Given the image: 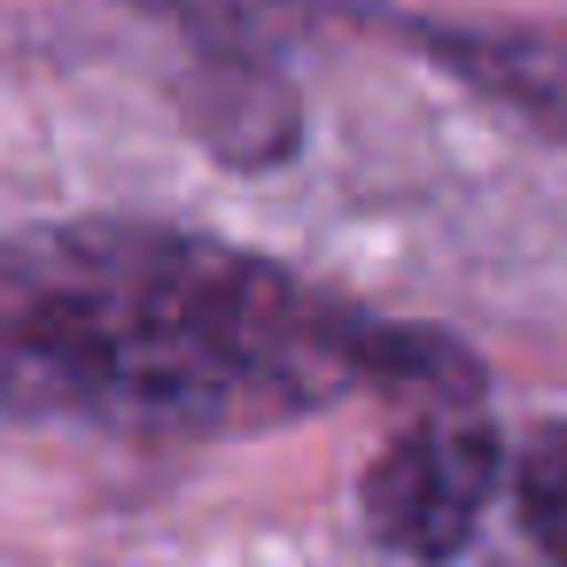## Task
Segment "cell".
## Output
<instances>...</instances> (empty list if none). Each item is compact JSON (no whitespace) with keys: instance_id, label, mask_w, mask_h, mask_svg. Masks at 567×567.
<instances>
[{"instance_id":"3","label":"cell","mask_w":567,"mask_h":567,"mask_svg":"<svg viewBox=\"0 0 567 567\" xmlns=\"http://www.w3.org/2000/svg\"><path fill=\"white\" fill-rule=\"evenodd\" d=\"M404 40L443 63L451 79H466L474 94L505 102L513 117L544 125L567 141V32H528V24H427L412 17Z\"/></svg>"},{"instance_id":"2","label":"cell","mask_w":567,"mask_h":567,"mask_svg":"<svg viewBox=\"0 0 567 567\" xmlns=\"http://www.w3.org/2000/svg\"><path fill=\"white\" fill-rule=\"evenodd\" d=\"M497 482H505V443L474 404L466 412H412L381 443V458L365 466L358 513H365L373 544H389L420 567H443L474 544Z\"/></svg>"},{"instance_id":"5","label":"cell","mask_w":567,"mask_h":567,"mask_svg":"<svg viewBox=\"0 0 567 567\" xmlns=\"http://www.w3.org/2000/svg\"><path fill=\"white\" fill-rule=\"evenodd\" d=\"M133 9H148V17H164V24L195 32L203 55H272L265 40H272L280 24L319 17V9H334V0H133Z\"/></svg>"},{"instance_id":"4","label":"cell","mask_w":567,"mask_h":567,"mask_svg":"<svg viewBox=\"0 0 567 567\" xmlns=\"http://www.w3.org/2000/svg\"><path fill=\"white\" fill-rule=\"evenodd\" d=\"M195 133L234 164H280L296 148V94L272 55H203Z\"/></svg>"},{"instance_id":"6","label":"cell","mask_w":567,"mask_h":567,"mask_svg":"<svg viewBox=\"0 0 567 567\" xmlns=\"http://www.w3.org/2000/svg\"><path fill=\"white\" fill-rule=\"evenodd\" d=\"M513 505H520V528L544 544V559L567 567V420H544L520 458H513Z\"/></svg>"},{"instance_id":"1","label":"cell","mask_w":567,"mask_h":567,"mask_svg":"<svg viewBox=\"0 0 567 567\" xmlns=\"http://www.w3.org/2000/svg\"><path fill=\"white\" fill-rule=\"evenodd\" d=\"M342 396L466 412L482 365L210 234L71 218L0 241V404L141 443L288 427Z\"/></svg>"}]
</instances>
